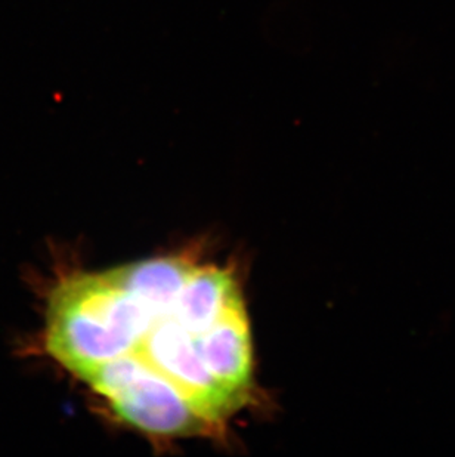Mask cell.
I'll return each instance as SVG.
<instances>
[{
  "mask_svg": "<svg viewBox=\"0 0 455 457\" xmlns=\"http://www.w3.org/2000/svg\"><path fill=\"white\" fill-rule=\"evenodd\" d=\"M45 342L120 422L157 440L218 434L252 398L240 281L191 256L65 277L49 299Z\"/></svg>",
  "mask_w": 455,
  "mask_h": 457,
  "instance_id": "cell-1",
  "label": "cell"
}]
</instances>
